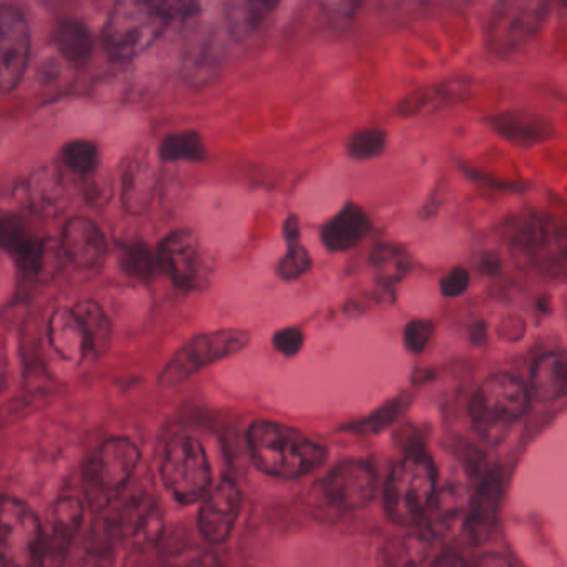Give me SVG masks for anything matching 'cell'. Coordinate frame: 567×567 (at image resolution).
Returning a JSON list of instances; mask_svg holds the SVG:
<instances>
[{"instance_id": "7a4b0ae2", "label": "cell", "mask_w": 567, "mask_h": 567, "mask_svg": "<svg viewBox=\"0 0 567 567\" xmlns=\"http://www.w3.org/2000/svg\"><path fill=\"white\" fill-rule=\"evenodd\" d=\"M165 0H117L104 29V45L115 61H131L147 51L167 28Z\"/></svg>"}, {"instance_id": "ffe728a7", "label": "cell", "mask_w": 567, "mask_h": 567, "mask_svg": "<svg viewBox=\"0 0 567 567\" xmlns=\"http://www.w3.org/2000/svg\"><path fill=\"white\" fill-rule=\"evenodd\" d=\"M62 248L65 257L78 267L94 268L107 254L104 231L89 218H72L64 228Z\"/></svg>"}, {"instance_id": "5bb4252c", "label": "cell", "mask_w": 567, "mask_h": 567, "mask_svg": "<svg viewBox=\"0 0 567 567\" xmlns=\"http://www.w3.org/2000/svg\"><path fill=\"white\" fill-rule=\"evenodd\" d=\"M2 244L29 274L52 277L61 268L59 248L51 241L32 237L19 218L6 217L2 221Z\"/></svg>"}, {"instance_id": "7c38bea8", "label": "cell", "mask_w": 567, "mask_h": 567, "mask_svg": "<svg viewBox=\"0 0 567 567\" xmlns=\"http://www.w3.org/2000/svg\"><path fill=\"white\" fill-rule=\"evenodd\" d=\"M0 91L18 89L31 55V32L24 14L14 6H4L0 16Z\"/></svg>"}, {"instance_id": "e0dca14e", "label": "cell", "mask_w": 567, "mask_h": 567, "mask_svg": "<svg viewBox=\"0 0 567 567\" xmlns=\"http://www.w3.org/2000/svg\"><path fill=\"white\" fill-rule=\"evenodd\" d=\"M241 494L237 484L224 480L205 497L198 516V526L205 539L220 544L230 537L240 514Z\"/></svg>"}, {"instance_id": "4fadbf2b", "label": "cell", "mask_w": 567, "mask_h": 567, "mask_svg": "<svg viewBox=\"0 0 567 567\" xmlns=\"http://www.w3.org/2000/svg\"><path fill=\"white\" fill-rule=\"evenodd\" d=\"M162 271L184 290L200 287L205 261L200 245L192 231L177 230L168 235L158 248Z\"/></svg>"}, {"instance_id": "9c48e42d", "label": "cell", "mask_w": 567, "mask_h": 567, "mask_svg": "<svg viewBox=\"0 0 567 567\" xmlns=\"http://www.w3.org/2000/svg\"><path fill=\"white\" fill-rule=\"evenodd\" d=\"M529 406V394L519 378L497 373L487 378L470 404L471 417L481 426L519 420Z\"/></svg>"}, {"instance_id": "44dd1931", "label": "cell", "mask_w": 567, "mask_h": 567, "mask_svg": "<svg viewBox=\"0 0 567 567\" xmlns=\"http://www.w3.org/2000/svg\"><path fill=\"white\" fill-rule=\"evenodd\" d=\"M491 127L499 137L519 147H533L553 137V125L547 118L530 112H504L489 118Z\"/></svg>"}, {"instance_id": "f35d334b", "label": "cell", "mask_w": 567, "mask_h": 567, "mask_svg": "<svg viewBox=\"0 0 567 567\" xmlns=\"http://www.w3.org/2000/svg\"><path fill=\"white\" fill-rule=\"evenodd\" d=\"M400 410V403L388 404V406L377 411L373 416L361 421L357 426H351L350 430L357 431V433H378V431L384 430V427L390 426L396 420Z\"/></svg>"}, {"instance_id": "52a82bcc", "label": "cell", "mask_w": 567, "mask_h": 567, "mask_svg": "<svg viewBox=\"0 0 567 567\" xmlns=\"http://www.w3.org/2000/svg\"><path fill=\"white\" fill-rule=\"evenodd\" d=\"M138 461L141 451L127 437H114L102 444L85 473L92 509L104 507L112 494L127 484Z\"/></svg>"}, {"instance_id": "b9f144b4", "label": "cell", "mask_w": 567, "mask_h": 567, "mask_svg": "<svg viewBox=\"0 0 567 567\" xmlns=\"http://www.w3.org/2000/svg\"><path fill=\"white\" fill-rule=\"evenodd\" d=\"M318 2L328 14L340 19L353 18L363 4V0H318Z\"/></svg>"}, {"instance_id": "cb8c5ba5", "label": "cell", "mask_w": 567, "mask_h": 567, "mask_svg": "<svg viewBox=\"0 0 567 567\" xmlns=\"http://www.w3.org/2000/svg\"><path fill=\"white\" fill-rule=\"evenodd\" d=\"M530 386L539 401H553L567 393V357L547 353L534 363Z\"/></svg>"}, {"instance_id": "4dcf8cb0", "label": "cell", "mask_w": 567, "mask_h": 567, "mask_svg": "<svg viewBox=\"0 0 567 567\" xmlns=\"http://www.w3.org/2000/svg\"><path fill=\"white\" fill-rule=\"evenodd\" d=\"M285 234H287L288 251L284 260L278 264L277 271L285 280H295V278L301 277L310 270L311 258L307 248H303V245L300 244L297 218L290 217L287 227H285Z\"/></svg>"}, {"instance_id": "ac0fdd59", "label": "cell", "mask_w": 567, "mask_h": 567, "mask_svg": "<svg viewBox=\"0 0 567 567\" xmlns=\"http://www.w3.org/2000/svg\"><path fill=\"white\" fill-rule=\"evenodd\" d=\"M82 520H84V507L78 497H64L54 504L49 514L48 530L44 533L41 564L64 563L72 540L81 530Z\"/></svg>"}, {"instance_id": "484cf974", "label": "cell", "mask_w": 567, "mask_h": 567, "mask_svg": "<svg viewBox=\"0 0 567 567\" xmlns=\"http://www.w3.org/2000/svg\"><path fill=\"white\" fill-rule=\"evenodd\" d=\"M52 42L58 51L74 64L87 61L94 51V39L91 32L82 22L74 19H65L55 25Z\"/></svg>"}, {"instance_id": "74e56055", "label": "cell", "mask_w": 567, "mask_h": 567, "mask_svg": "<svg viewBox=\"0 0 567 567\" xmlns=\"http://www.w3.org/2000/svg\"><path fill=\"white\" fill-rule=\"evenodd\" d=\"M433 333V323H430V321H411L404 328V343H406L408 350L413 351V353H423L430 344Z\"/></svg>"}, {"instance_id": "2e32d148", "label": "cell", "mask_w": 567, "mask_h": 567, "mask_svg": "<svg viewBox=\"0 0 567 567\" xmlns=\"http://www.w3.org/2000/svg\"><path fill=\"white\" fill-rule=\"evenodd\" d=\"M471 497L466 484L457 480L447 481L440 493L434 494L426 514L423 529L431 537H450L466 526Z\"/></svg>"}, {"instance_id": "277c9868", "label": "cell", "mask_w": 567, "mask_h": 567, "mask_svg": "<svg viewBox=\"0 0 567 567\" xmlns=\"http://www.w3.org/2000/svg\"><path fill=\"white\" fill-rule=\"evenodd\" d=\"M514 255L543 277H567V225L547 215H526L514 228Z\"/></svg>"}, {"instance_id": "8d00e7d4", "label": "cell", "mask_w": 567, "mask_h": 567, "mask_svg": "<svg viewBox=\"0 0 567 567\" xmlns=\"http://www.w3.org/2000/svg\"><path fill=\"white\" fill-rule=\"evenodd\" d=\"M456 92H451L446 87H430L417 91L416 94L410 95L401 105L400 111L404 115L423 114L426 111H436L443 104H447Z\"/></svg>"}, {"instance_id": "9a60e30c", "label": "cell", "mask_w": 567, "mask_h": 567, "mask_svg": "<svg viewBox=\"0 0 567 567\" xmlns=\"http://www.w3.org/2000/svg\"><path fill=\"white\" fill-rule=\"evenodd\" d=\"M114 526L122 540L135 549H147L155 546L164 533V514L152 497H134L122 507Z\"/></svg>"}, {"instance_id": "4316f807", "label": "cell", "mask_w": 567, "mask_h": 567, "mask_svg": "<svg viewBox=\"0 0 567 567\" xmlns=\"http://www.w3.org/2000/svg\"><path fill=\"white\" fill-rule=\"evenodd\" d=\"M29 200L39 214L58 215L68 205V192L58 174L42 171L29 184Z\"/></svg>"}, {"instance_id": "7bdbcfd3", "label": "cell", "mask_w": 567, "mask_h": 567, "mask_svg": "<svg viewBox=\"0 0 567 567\" xmlns=\"http://www.w3.org/2000/svg\"><path fill=\"white\" fill-rule=\"evenodd\" d=\"M434 564H444V566H447V564H464L463 563V559H461V557H457V556H441V557H437L436 560H434Z\"/></svg>"}, {"instance_id": "ee69618b", "label": "cell", "mask_w": 567, "mask_h": 567, "mask_svg": "<svg viewBox=\"0 0 567 567\" xmlns=\"http://www.w3.org/2000/svg\"><path fill=\"white\" fill-rule=\"evenodd\" d=\"M563 2H564V4H566V6H567V0H563Z\"/></svg>"}, {"instance_id": "ba28073f", "label": "cell", "mask_w": 567, "mask_h": 567, "mask_svg": "<svg viewBox=\"0 0 567 567\" xmlns=\"http://www.w3.org/2000/svg\"><path fill=\"white\" fill-rule=\"evenodd\" d=\"M248 340V333L238 330H220L194 338L172 358L158 378V383L165 388L181 384L207 364L244 350Z\"/></svg>"}, {"instance_id": "d4e9b609", "label": "cell", "mask_w": 567, "mask_h": 567, "mask_svg": "<svg viewBox=\"0 0 567 567\" xmlns=\"http://www.w3.org/2000/svg\"><path fill=\"white\" fill-rule=\"evenodd\" d=\"M281 0H227V21L231 34L247 39L265 19L277 9Z\"/></svg>"}, {"instance_id": "8fae6325", "label": "cell", "mask_w": 567, "mask_h": 567, "mask_svg": "<svg viewBox=\"0 0 567 567\" xmlns=\"http://www.w3.org/2000/svg\"><path fill=\"white\" fill-rule=\"evenodd\" d=\"M317 487L320 501L333 509H360L373 497L377 476L368 461L350 460L338 464Z\"/></svg>"}, {"instance_id": "7402d4cb", "label": "cell", "mask_w": 567, "mask_h": 567, "mask_svg": "<svg viewBox=\"0 0 567 567\" xmlns=\"http://www.w3.org/2000/svg\"><path fill=\"white\" fill-rule=\"evenodd\" d=\"M49 340L54 350L68 361H81L89 350L87 334L74 308H59L49 321Z\"/></svg>"}, {"instance_id": "d590c367", "label": "cell", "mask_w": 567, "mask_h": 567, "mask_svg": "<svg viewBox=\"0 0 567 567\" xmlns=\"http://www.w3.org/2000/svg\"><path fill=\"white\" fill-rule=\"evenodd\" d=\"M386 147V134L378 128H368V131L358 132L348 142V154L354 161H371L383 154Z\"/></svg>"}, {"instance_id": "83f0119b", "label": "cell", "mask_w": 567, "mask_h": 567, "mask_svg": "<svg viewBox=\"0 0 567 567\" xmlns=\"http://www.w3.org/2000/svg\"><path fill=\"white\" fill-rule=\"evenodd\" d=\"M75 315L81 320L87 334L89 350L94 354H102L109 350L112 341V324L101 305L95 301H81L74 307Z\"/></svg>"}, {"instance_id": "e575fe53", "label": "cell", "mask_w": 567, "mask_h": 567, "mask_svg": "<svg viewBox=\"0 0 567 567\" xmlns=\"http://www.w3.org/2000/svg\"><path fill=\"white\" fill-rule=\"evenodd\" d=\"M64 162L72 172L89 175L97 168L99 148L89 141H74L65 145Z\"/></svg>"}, {"instance_id": "603a6c76", "label": "cell", "mask_w": 567, "mask_h": 567, "mask_svg": "<svg viewBox=\"0 0 567 567\" xmlns=\"http://www.w3.org/2000/svg\"><path fill=\"white\" fill-rule=\"evenodd\" d=\"M370 230L368 215L357 205H348L330 224L324 225L321 237L328 250L344 251L357 247Z\"/></svg>"}, {"instance_id": "5b68a950", "label": "cell", "mask_w": 567, "mask_h": 567, "mask_svg": "<svg viewBox=\"0 0 567 567\" xmlns=\"http://www.w3.org/2000/svg\"><path fill=\"white\" fill-rule=\"evenodd\" d=\"M550 0H499L486 28V45L497 58L526 48L546 24Z\"/></svg>"}, {"instance_id": "d6986e66", "label": "cell", "mask_w": 567, "mask_h": 567, "mask_svg": "<svg viewBox=\"0 0 567 567\" xmlns=\"http://www.w3.org/2000/svg\"><path fill=\"white\" fill-rule=\"evenodd\" d=\"M501 494H503L501 471H491L481 481L480 487L471 499L470 513H467V536H470L471 543L476 544V546H481L493 536Z\"/></svg>"}, {"instance_id": "6da1fadb", "label": "cell", "mask_w": 567, "mask_h": 567, "mask_svg": "<svg viewBox=\"0 0 567 567\" xmlns=\"http://www.w3.org/2000/svg\"><path fill=\"white\" fill-rule=\"evenodd\" d=\"M248 450L258 470L278 477H300L318 470L327 450L291 427L257 421L247 434Z\"/></svg>"}, {"instance_id": "30bf717a", "label": "cell", "mask_w": 567, "mask_h": 567, "mask_svg": "<svg viewBox=\"0 0 567 567\" xmlns=\"http://www.w3.org/2000/svg\"><path fill=\"white\" fill-rule=\"evenodd\" d=\"M42 543L44 530L34 511L21 501L6 497L2 503V560L19 566L39 564Z\"/></svg>"}, {"instance_id": "f546056e", "label": "cell", "mask_w": 567, "mask_h": 567, "mask_svg": "<svg viewBox=\"0 0 567 567\" xmlns=\"http://www.w3.org/2000/svg\"><path fill=\"white\" fill-rule=\"evenodd\" d=\"M371 267L377 275V280L390 287L406 277L411 260L403 248L396 245H380L371 254Z\"/></svg>"}, {"instance_id": "1f68e13d", "label": "cell", "mask_w": 567, "mask_h": 567, "mask_svg": "<svg viewBox=\"0 0 567 567\" xmlns=\"http://www.w3.org/2000/svg\"><path fill=\"white\" fill-rule=\"evenodd\" d=\"M161 155L167 162H202L207 155L204 138L195 132L168 135L162 142Z\"/></svg>"}, {"instance_id": "d6a6232c", "label": "cell", "mask_w": 567, "mask_h": 567, "mask_svg": "<svg viewBox=\"0 0 567 567\" xmlns=\"http://www.w3.org/2000/svg\"><path fill=\"white\" fill-rule=\"evenodd\" d=\"M433 537L423 529V533L410 534L398 543L396 549L391 554L394 564L401 566H417L426 559Z\"/></svg>"}, {"instance_id": "8992f818", "label": "cell", "mask_w": 567, "mask_h": 567, "mask_svg": "<svg viewBox=\"0 0 567 567\" xmlns=\"http://www.w3.org/2000/svg\"><path fill=\"white\" fill-rule=\"evenodd\" d=\"M161 474L168 493L182 504L197 503L210 489V463L204 446L194 437H178L168 444Z\"/></svg>"}, {"instance_id": "3957f363", "label": "cell", "mask_w": 567, "mask_h": 567, "mask_svg": "<svg viewBox=\"0 0 567 567\" xmlns=\"http://www.w3.org/2000/svg\"><path fill=\"white\" fill-rule=\"evenodd\" d=\"M436 494V467L423 453H411L394 466L384 487V509L400 526L423 519Z\"/></svg>"}, {"instance_id": "ab89813d", "label": "cell", "mask_w": 567, "mask_h": 567, "mask_svg": "<svg viewBox=\"0 0 567 567\" xmlns=\"http://www.w3.org/2000/svg\"><path fill=\"white\" fill-rule=\"evenodd\" d=\"M274 344L281 353L293 357L303 347V333L297 328H285V330L275 334Z\"/></svg>"}, {"instance_id": "60d3db41", "label": "cell", "mask_w": 567, "mask_h": 567, "mask_svg": "<svg viewBox=\"0 0 567 567\" xmlns=\"http://www.w3.org/2000/svg\"><path fill=\"white\" fill-rule=\"evenodd\" d=\"M470 287V274L464 268H454L443 281H441V291L446 297H460Z\"/></svg>"}, {"instance_id": "f1b7e54d", "label": "cell", "mask_w": 567, "mask_h": 567, "mask_svg": "<svg viewBox=\"0 0 567 567\" xmlns=\"http://www.w3.org/2000/svg\"><path fill=\"white\" fill-rule=\"evenodd\" d=\"M155 192V172L144 162L128 168L124 182V204L132 214H141L151 204Z\"/></svg>"}, {"instance_id": "836d02e7", "label": "cell", "mask_w": 567, "mask_h": 567, "mask_svg": "<svg viewBox=\"0 0 567 567\" xmlns=\"http://www.w3.org/2000/svg\"><path fill=\"white\" fill-rule=\"evenodd\" d=\"M125 274L138 280H151L155 271V258L147 245L132 244L124 248L121 258Z\"/></svg>"}]
</instances>
